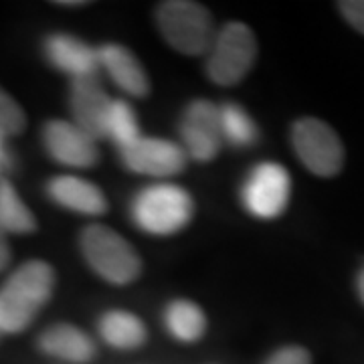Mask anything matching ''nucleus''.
Returning a JSON list of instances; mask_svg holds the SVG:
<instances>
[{
    "mask_svg": "<svg viewBox=\"0 0 364 364\" xmlns=\"http://www.w3.org/2000/svg\"><path fill=\"white\" fill-rule=\"evenodd\" d=\"M53 286L55 273L49 263L28 261L18 267L0 287V332H23L51 298Z\"/></svg>",
    "mask_w": 364,
    "mask_h": 364,
    "instance_id": "1",
    "label": "nucleus"
},
{
    "mask_svg": "<svg viewBox=\"0 0 364 364\" xmlns=\"http://www.w3.org/2000/svg\"><path fill=\"white\" fill-rule=\"evenodd\" d=\"M81 251L91 269L114 286L132 284L142 272L136 249L105 225H90L83 229Z\"/></svg>",
    "mask_w": 364,
    "mask_h": 364,
    "instance_id": "2",
    "label": "nucleus"
},
{
    "mask_svg": "<svg viewBox=\"0 0 364 364\" xmlns=\"http://www.w3.org/2000/svg\"><path fill=\"white\" fill-rule=\"evenodd\" d=\"M156 23L162 37L182 55L208 53L215 41L213 16L207 6L191 0H168L156 11Z\"/></svg>",
    "mask_w": 364,
    "mask_h": 364,
    "instance_id": "3",
    "label": "nucleus"
},
{
    "mask_svg": "<svg viewBox=\"0 0 364 364\" xmlns=\"http://www.w3.org/2000/svg\"><path fill=\"white\" fill-rule=\"evenodd\" d=\"M193 198L176 184L144 188L132 203L134 223L150 235H172L186 227L193 217Z\"/></svg>",
    "mask_w": 364,
    "mask_h": 364,
    "instance_id": "4",
    "label": "nucleus"
},
{
    "mask_svg": "<svg viewBox=\"0 0 364 364\" xmlns=\"http://www.w3.org/2000/svg\"><path fill=\"white\" fill-rule=\"evenodd\" d=\"M257 57V41L243 23H227L208 49L207 75L217 85H235L251 71Z\"/></svg>",
    "mask_w": 364,
    "mask_h": 364,
    "instance_id": "5",
    "label": "nucleus"
},
{
    "mask_svg": "<svg viewBox=\"0 0 364 364\" xmlns=\"http://www.w3.org/2000/svg\"><path fill=\"white\" fill-rule=\"evenodd\" d=\"M291 146L299 162L316 176L332 178L344 166L338 134L318 117H301L291 126Z\"/></svg>",
    "mask_w": 364,
    "mask_h": 364,
    "instance_id": "6",
    "label": "nucleus"
},
{
    "mask_svg": "<svg viewBox=\"0 0 364 364\" xmlns=\"http://www.w3.org/2000/svg\"><path fill=\"white\" fill-rule=\"evenodd\" d=\"M291 181L284 166L263 162L249 172L241 198L249 213L257 219H275L287 207Z\"/></svg>",
    "mask_w": 364,
    "mask_h": 364,
    "instance_id": "7",
    "label": "nucleus"
},
{
    "mask_svg": "<svg viewBox=\"0 0 364 364\" xmlns=\"http://www.w3.org/2000/svg\"><path fill=\"white\" fill-rule=\"evenodd\" d=\"M181 136L186 152L195 160H213L219 152L223 138L219 107L208 100H195L182 116Z\"/></svg>",
    "mask_w": 364,
    "mask_h": 364,
    "instance_id": "8",
    "label": "nucleus"
},
{
    "mask_svg": "<svg viewBox=\"0 0 364 364\" xmlns=\"http://www.w3.org/2000/svg\"><path fill=\"white\" fill-rule=\"evenodd\" d=\"M124 166L138 174L170 176L178 174L186 164V152L178 144L160 138H140L130 148L122 150Z\"/></svg>",
    "mask_w": 364,
    "mask_h": 364,
    "instance_id": "9",
    "label": "nucleus"
},
{
    "mask_svg": "<svg viewBox=\"0 0 364 364\" xmlns=\"http://www.w3.org/2000/svg\"><path fill=\"white\" fill-rule=\"evenodd\" d=\"M69 102H71V114L75 119L73 124L79 130L90 136L93 142L105 138V122H107L112 100L102 90L97 75L73 79Z\"/></svg>",
    "mask_w": 364,
    "mask_h": 364,
    "instance_id": "10",
    "label": "nucleus"
},
{
    "mask_svg": "<svg viewBox=\"0 0 364 364\" xmlns=\"http://www.w3.org/2000/svg\"><path fill=\"white\" fill-rule=\"evenodd\" d=\"M43 142L53 160L65 166L90 168L100 160L97 146L90 136H85L75 124H69L63 119H51L45 126Z\"/></svg>",
    "mask_w": 364,
    "mask_h": 364,
    "instance_id": "11",
    "label": "nucleus"
},
{
    "mask_svg": "<svg viewBox=\"0 0 364 364\" xmlns=\"http://www.w3.org/2000/svg\"><path fill=\"white\" fill-rule=\"evenodd\" d=\"M45 57L49 59L53 67L63 71L73 79L93 77L100 69V57L97 49L90 47L77 37L57 33L45 41Z\"/></svg>",
    "mask_w": 364,
    "mask_h": 364,
    "instance_id": "12",
    "label": "nucleus"
},
{
    "mask_svg": "<svg viewBox=\"0 0 364 364\" xmlns=\"http://www.w3.org/2000/svg\"><path fill=\"white\" fill-rule=\"evenodd\" d=\"M97 57L100 67H104L105 73L114 79L117 87L134 97H146L150 93V79L146 75V69L128 47L105 43L97 49Z\"/></svg>",
    "mask_w": 364,
    "mask_h": 364,
    "instance_id": "13",
    "label": "nucleus"
},
{
    "mask_svg": "<svg viewBox=\"0 0 364 364\" xmlns=\"http://www.w3.org/2000/svg\"><path fill=\"white\" fill-rule=\"evenodd\" d=\"M39 348L53 358L71 364H87L95 358L93 340L75 326L55 324L39 338Z\"/></svg>",
    "mask_w": 364,
    "mask_h": 364,
    "instance_id": "14",
    "label": "nucleus"
},
{
    "mask_svg": "<svg viewBox=\"0 0 364 364\" xmlns=\"http://www.w3.org/2000/svg\"><path fill=\"white\" fill-rule=\"evenodd\" d=\"M47 193L61 207L83 213V215H104L107 200L104 193L93 184L77 176H57L49 182Z\"/></svg>",
    "mask_w": 364,
    "mask_h": 364,
    "instance_id": "15",
    "label": "nucleus"
},
{
    "mask_svg": "<svg viewBox=\"0 0 364 364\" xmlns=\"http://www.w3.org/2000/svg\"><path fill=\"white\" fill-rule=\"evenodd\" d=\"M100 334L109 346L119 348V350L140 348L148 340V330L142 320L134 314L122 312V310H114L102 316Z\"/></svg>",
    "mask_w": 364,
    "mask_h": 364,
    "instance_id": "16",
    "label": "nucleus"
},
{
    "mask_svg": "<svg viewBox=\"0 0 364 364\" xmlns=\"http://www.w3.org/2000/svg\"><path fill=\"white\" fill-rule=\"evenodd\" d=\"M164 322L170 334L181 342H196L207 330L205 312L191 299L172 301L166 308Z\"/></svg>",
    "mask_w": 364,
    "mask_h": 364,
    "instance_id": "17",
    "label": "nucleus"
},
{
    "mask_svg": "<svg viewBox=\"0 0 364 364\" xmlns=\"http://www.w3.org/2000/svg\"><path fill=\"white\" fill-rule=\"evenodd\" d=\"M37 229L33 213L16 195L13 184L0 178V231L26 235Z\"/></svg>",
    "mask_w": 364,
    "mask_h": 364,
    "instance_id": "18",
    "label": "nucleus"
},
{
    "mask_svg": "<svg viewBox=\"0 0 364 364\" xmlns=\"http://www.w3.org/2000/svg\"><path fill=\"white\" fill-rule=\"evenodd\" d=\"M221 136L231 146H251L257 140V126L239 104H225L219 107Z\"/></svg>",
    "mask_w": 364,
    "mask_h": 364,
    "instance_id": "19",
    "label": "nucleus"
},
{
    "mask_svg": "<svg viewBox=\"0 0 364 364\" xmlns=\"http://www.w3.org/2000/svg\"><path fill=\"white\" fill-rule=\"evenodd\" d=\"M105 138H109L122 150L130 148L132 144L140 140V130L138 122L132 112V107L126 102H112L109 112H107V122H105Z\"/></svg>",
    "mask_w": 364,
    "mask_h": 364,
    "instance_id": "20",
    "label": "nucleus"
},
{
    "mask_svg": "<svg viewBox=\"0 0 364 364\" xmlns=\"http://www.w3.org/2000/svg\"><path fill=\"white\" fill-rule=\"evenodd\" d=\"M26 116L23 107L0 87V136L9 138L25 130Z\"/></svg>",
    "mask_w": 364,
    "mask_h": 364,
    "instance_id": "21",
    "label": "nucleus"
},
{
    "mask_svg": "<svg viewBox=\"0 0 364 364\" xmlns=\"http://www.w3.org/2000/svg\"><path fill=\"white\" fill-rule=\"evenodd\" d=\"M265 364H312V354L304 346H284L273 352Z\"/></svg>",
    "mask_w": 364,
    "mask_h": 364,
    "instance_id": "22",
    "label": "nucleus"
},
{
    "mask_svg": "<svg viewBox=\"0 0 364 364\" xmlns=\"http://www.w3.org/2000/svg\"><path fill=\"white\" fill-rule=\"evenodd\" d=\"M338 9L348 25L364 35V0H342Z\"/></svg>",
    "mask_w": 364,
    "mask_h": 364,
    "instance_id": "23",
    "label": "nucleus"
},
{
    "mask_svg": "<svg viewBox=\"0 0 364 364\" xmlns=\"http://www.w3.org/2000/svg\"><path fill=\"white\" fill-rule=\"evenodd\" d=\"M11 261V245L4 237V231H0V272L9 265Z\"/></svg>",
    "mask_w": 364,
    "mask_h": 364,
    "instance_id": "24",
    "label": "nucleus"
},
{
    "mask_svg": "<svg viewBox=\"0 0 364 364\" xmlns=\"http://www.w3.org/2000/svg\"><path fill=\"white\" fill-rule=\"evenodd\" d=\"M11 166H13V158H11V152L6 150L4 138L0 136V172H4V170H11Z\"/></svg>",
    "mask_w": 364,
    "mask_h": 364,
    "instance_id": "25",
    "label": "nucleus"
},
{
    "mask_svg": "<svg viewBox=\"0 0 364 364\" xmlns=\"http://www.w3.org/2000/svg\"><path fill=\"white\" fill-rule=\"evenodd\" d=\"M356 289H358V296L363 299L364 304V269L358 273V277H356Z\"/></svg>",
    "mask_w": 364,
    "mask_h": 364,
    "instance_id": "26",
    "label": "nucleus"
},
{
    "mask_svg": "<svg viewBox=\"0 0 364 364\" xmlns=\"http://www.w3.org/2000/svg\"><path fill=\"white\" fill-rule=\"evenodd\" d=\"M0 334H2V332H0Z\"/></svg>",
    "mask_w": 364,
    "mask_h": 364,
    "instance_id": "27",
    "label": "nucleus"
}]
</instances>
